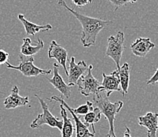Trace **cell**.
I'll list each match as a JSON object with an SVG mask.
<instances>
[{"mask_svg":"<svg viewBox=\"0 0 158 137\" xmlns=\"http://www.w3.org/2000/svg\"><path fill=\"white\" fill-rule=\"evenodd\" d=\"M57 4L60 6L64 8L66 11H69L81 24L82 33L80 41L84 47L95 45L97 36L100 31L106 28L112 23L111 21H106L100 18H92L80 14L75 10L70 8L64 0H58Z\"/></svg>","mask_w":158,"mask_h":137,"instance_id":"6da1fadb","label":"cell"},{"mask_svg":"<svg viewBox=\"0 0 158 137\" xmlns=\"http://www.w3.org/2000/svg\"><path fill=\"white\" fill-rule=\"evenodd\" d=\"M93 104L101 110L102 113L106 117L110 125V130L108 137H116L114 130V122L116 115L120 111L123 106V101L118 100L115 102H111L105 92H100L96 96H93Z\"/></svg>","mask_w":158,"mask_h":137,"instance_id":"7a4b0ae2","label":"cell"},{"mask_svg":"<svg viewBox=\"0 0 158 137\" xmlns=\"http://www.w3.org/2000/svg\"><path fill=\"white\" fill-rule=\"evenodd\" d=\"M20 64L18 66H12L9 62H7L6 67L11 70H18L21 72L24 76L27 77H35L39 75H48L52 73V70H42L40 68L36 67L34 65V58L27 57L20 54L19 55Z\"/></svg>","mask_w":158,"mask_h":137,"instance_id":"3957f363","label":"cell"},{"mask_svg":"<svg viewBox=\"0 0 158 137\" xmlns=\"http://www.w3.org/2000/svg\"><path fill=\"white\" fill-rule=\"evenodd\" d=\"M35 97L40 101V103L41 105V107L43 109V113H40L36 117L35 120H33V122L30 125L31 128H40L44 125H47L52 128H58L59 130H62L63 128V121H60L58 118H55L48 108V105L46 103L45 101L39 97L37 95H35Z\"/></svg>","mask_w":158,"mask_h":137,"instance_id":"277c9868","label":"cell"},{"mask_svg":"<svg viewBox=\"0 0 158 137\" xmlns=\"http://www.w3.org/2000/svg\"><path fill=\"white\" fill-rule=\"evenodd\" d=\"M124 49V34L123 32L119 31L116 36H110L108 38V44L106 54L111 58L117 67L116 70L120 68V59Z\"/></svg>","mask_w":158,"mask_h":137,"instance_id":"5b68a950","label":"cell"},{"mask_svg":"<svg viewBox=\"0 0 158 137\" xmlns=\"http://www.w3.org/2000/svg\"><path fill=\"white\" fill-rule=\"evenodd\" d=\"M92 70L93 66L90 65L89 66L86 74L82 76L77 82L80 93L85 97H88L90 95L94 96L100 93L98 88L101 86V83L98 79L93 76Z\"/></svg>","mask_w":158,"mask_h":137,"instance_id":"8992f818","label":"cell"},{"mask_svg":"<svg viewBox=\"0 0 158 137\" xmlns=\"http://www.w3.org/2000/svg\"><path fill=\"white\" fill-rule=\"evenodd\" d=\"M99 92H105L107 97L111 95L112 92H120L123 96V91L120 85V78H119L118 71L116 70L111 74L106 75L102 73V83L98 88Z\"/></svg>","mask_w":158,"mask_h":137,"instance_id":"52a82bcc","label":"cell"},{"mask_svg":"<svg viewBox=\"0 0 158 137\" xmlns=\"http://www.w3.org/2000/svg\"><path fill=\"white\" fill-rule=\"evenodd\" d=\"M50 101H56L58 102L60 104H62L63 106L65 107V109H68L70 112V113L73 116V120L75 122V125H76V130H77V136L76 137H94V132H90V131L88 129V127L82 122L81 119L78 115H77L73 111V109L69 106L67 103L64 101V99L61 97H58V96H53L51 99H49Z\"/></svg>","mask_w":158,"mask_h":137,"instance_id":"ba28073f","label":"cell"},{"mask_svg":"<svg viewBox=\"0 0 158 137\" xmlns=\"http://www.w3.org/2000/svg\"><path fill=\"white\" fill-rule=\"evenodd\" d=\"M89 66H87V63L84 61H80L78 63H76L75 58L71 57L69 59V74H68V84L69 86H73L77 84L79 79L82 76L86 74Z\"/></svg>","mask_w":158,"mask_h":137,"instance_id":"9c48e42d","label":"cell"},{"mask_svg":"<svg viewBox=\"0 0 158 137\" xmlns=\"http://www.w3.org/2000/svg\"><path fill=\"white\" fill-rule=\"evenodd\" d=\"M50 83L61 93V97L66 99H70L72 93V87L65 83L63 80L62 76L59 73V65L58 63H54L53 69V77L47 79Z\"/></svg>","mask_w":158,"mask_h":137,"instance_id":"30bf717a","label":"cell"},{"mask_svg":"<svg viewBox=\"0 0 158 137\" xmlns=\"http://www.w3.org/2000/svg\"><path fill=\"white\" fill-rule=\"evenodd\" d=\"M48 58L51 59H56L58 65L63 67L64 73L68 76L69 72L66 66L68 52L62 46L57 44L55 40H52L50 44V47L48 49Z\"/></svg>","mask_w":158,"mask_h":137,"instance_id":"8fae6325","label":"cell"},{"mask_svg":"<svg viewBox=\"0 0 158 137\" xmlns=\"http://www.w3.org/2000/svg\"><path fill=\"white\" fill-rule=\"evenodd\" d=\"M139 125L146 128L147 137H157L158 113L149 112L143 116L139 117Z\"/></svg>","mask_w":158,"mask_h":137,"instance_id":"7c38bea8","label":"cell"},{"mask_svg":"<svg viewBox=\"0 0 158 137\" xmlns=\"http://www.w3.org/2000/svg\"><path fill=\"white\" fill-rule=\"evenodd\" d=\"M29 99L28 96L23 97L19 95V88L18 86H14L10 96L4 99V107L6 109H12L15 108L24 106L28 104Z\"/></svg>","mask_w":158,"mask_h":137,"instance_id":"4fadbf2b","label":"cell"},{"mask_svg":"<svg viewBox=\"0 0 158 137\" xmlns=\"http://www.w3.org/2000/svg\"><path fill=\"white\" fill-rule=\"evenodd\" d=\"M154 47L155 44L152 43L150 39L143 37L136 39L134 43L131 45V49L133 54L141 58L146 57L150 50Z\"/></svg>","mask_w":158,"mask_h":137,"instance_id":"5bb4252c","label":"cell"},{"mask_svg":"<svg viewBox=\"0 0 158 137\" xmlns=\"http://www.w3.org/2000/svg\"><path fill=\"white\" fill-rule=\"evenodd\" d=\"M18 19L23 24L25 32L28 36H34L36 33L40 32H46L52 29L51 24H44V25H39V24H34L28 20L25 19L24 14H18Z\"/></svg>","mask_w":158,"mask_h":137,"instance_id":"9a60e30c","label":"cell"},{"mask_svg":"<svg viewBox=\"0 0 158 137\" xmlns=\"http://www.w3.org/2000/svg\"><path fill=\"white\" fill-rule=\"evenodd\" d=\"M36 45H31V40L29 38L23 39V44L21 47V54L27 57H33L39 51L44 47V43L40 38L37 39Z\"/></svg>","mask_w":158,"mask_h":137,"instance_id":"2e32d148","label":"cell"},{"mask_svg":"<svg viewBox=\"0 0 158 137\" xmlns=\"http://www.w3.org/2000/svg\"><path fill=\"white\" fill-rule=\"evenodd\" d=\"M61 115L63 118V128L61 130V137H72L74 132V125L73 119L68 118L65 107L62 104H60Z\"/></svg>","mask_w":158,"mask_h":137,"instance_id":"e0dca14e","label":"cell"},{"mask_svg":"<svg viewBox=\"0 0 158 137\" xmlns=\"http://www.w3.org/2000/svg\"><path fill=\"white\" fill-rule=\"evenodd\" d=\"M118 71L119 78H120V85L123 91V96H125L128 92L129 81H130V66L127 63H124L119 70Z\"/></svg>","mask_w":158,"mask_h":137,"instance_id":"ac0fdd59","label":"cell"},{"mask_svg":"<svg viewBox=\"0 0 158 137\" xmlns=\"http://www.w3.org/2000/svg\"><path fill=\"white\" fill-rule=\"evenodd\" d=\"M102 112L101 110L98 109V107L94 108L92 111L89 112L87 114H86L84 117V123L87 125V127H89V125H91L93 129V132L95 134V129H94V124L98 122L102 118Z\"/></svg>","mask_w":158,"mask_h":137,"instance_id":"d6986e66","label":"cell"},{"mask_svg":"<svg viewBox=\"0 0 158 137\" xmlns=\"http://www.w3.org/2000/svg\"><path fill=\"white\" fill-rule=\"evenodd\" d=\"M73 109V108H72ZM94 108L93 107V102H90V101H87L85 104L81 105L80 106H79L78 108H76V109H73V111L77 115H84L92 111Z\"/></svg>","mask_w":158,"mask_h":137,"instance_id":"ffe728a7","label":"cell"},{"mask_svg":"<svg viewBox=\"0 0 158 137\" xmlns=\"http://www.w3.org/2000/svg\"><path fill=\"white\" fill-rule=\"evenodd\" d=\"M107 1L111 2L112 4L114 6L115 11H116L120 7L123 6H124L125 4L128 3V2L134 4L137 2V0H107Z\"/></svg>","mask_w":158,"mask_h":137,"instance_id":"44dd1931","label":"cell"},{"mask_svg":"<svg viewBox=\"0 0 158 137\" xmlns=\"http://www.w3.org/2000/svg\"><path fill=\"white\" fill-rule=\"evenodd\" d=\"M8 58H9V54L5 51L4 50L0 49V66L3 64H6L8 62Z\"/></svg>","mask_w":158,"mask_h":137,"instance_id":"7402d4cb","label":"cell"},{"mask_svg":"<svg viewBox=\"0 0 158 137\" xmlns=\"http://www.w3.org/2000/svg\"><path fill=\"white\" fill-rule=\"evenodd\" d=\"M72 1L77 6L83 7L84 6H87L88 4L91 3L93 0H72Z\"/></svg>","mask_w":158,"mask_h":137,"instance_id":"603a6c76","label":"cell"},{"mask_svg":"<svg viewBox=\"0 0 158 137\" xmlns=\"http://www.w3.org/2000/svg\"><path fill=\"white\" fill-rule=\"evenodd\" d=\"M156 82H158V68L157 70H156V72H155L154 74H153V76L148 80L146 83L147 84H155Z\"/></svg>","mask_w":158,"mask_h":137,"instance_id":"cb8c5ba5","label":"cell"},{"mask_svg":"<svg viewBox=\"0 0 158 137\" xmlns=\"http://www.w3.org/2000/svg\"><path fill=\"white\" fill-rule=\"evenodd\" d=\"M125 128H126V131H125V132H124V134H123V137H132L131 135L130 129L127 128V126H126Z\"/></svg>","mask_w":158,"mask_h":137,"instance_id":"d4e9b609","label":"cell"}]
</instances>
